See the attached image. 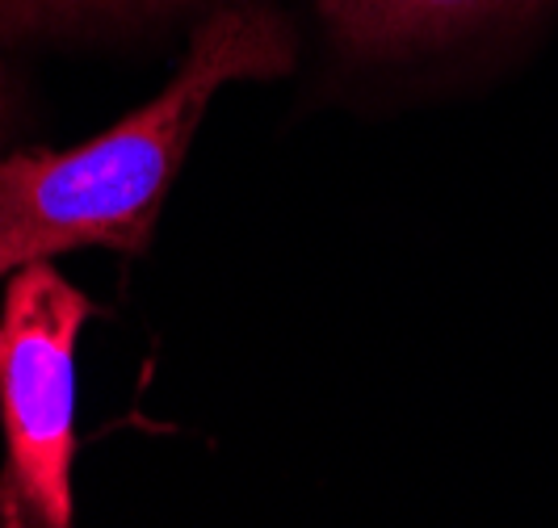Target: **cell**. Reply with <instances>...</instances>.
<instances>
[{
	"label": "cell",
	"instance_id": "obj_4",
	"mask_svg": "<svg viewBox=\"0 0 558 528\" xmlns=\"http://www.w3.org/2000/svg\"><path fill=\"white\" fill-rule=\"evenodd\" d=\"M190 4H240V0H0V42L76 34V29L140 26Z\"/></svg>",
	"mask_w": 558,
	"mask_h": 528
},
{
	"label": "cell",
	"instance_id": "obj_3",
	"mask_svg": "<svg viewBox=\"0 0 558 528\" xmlns=\"http://www.w3.org/2000/svg\"><path fill=\"white\" fill-rule=\"evenodd\" d=\"M336 51L362 63L416 59L478 29L530 13L542 0H315Z\"/></svg>",
	"mask_w": 558,
	"mask_h": 528
},
{
	"label": "cell",
	"instance_id": "obj_1",
	"mask_svg": "<svg viewBox=\"0 0 558 528\" xmlns=\"http://www.w3.org/2000/svg\"><path fill=\"white\" fill-rule=\"evenodd\" d=\"M294 67V29L269 4H219L194 29L177 76L110 131L0 160V278L59 251L151 244L168 189L215 93L231 81H269Z\"/></svg>",
	"mask_w": 558,
	"mask_h": 528
},
{
	"label": "cell",
	"instance_id": "obj_5",
	"mask_svg": "<svg viewBox=\"0 0 558 528\" xmlns=\"http://www.w3.org/2000/svg\"><path fill=\"white\" fill-rule=\"evenodd\" d=\"M13 113H17V93H13V84H9L4 67H0V139L9 135V126H13Z\"/></svg>",
	"mask_w": 558,
	"mask_h": 528
},
{
	"label": "cell",
	"instance_id": "obj_2",
	"mask_svg": "<svg viewBox=\"0 0 558 528\" xmlns=\"http://www.w3.org/2000/svg\"><path fill=\"white\" fill-rule=\"evenodd\" d=\"M97 303L34 260L0 303V528H76V344Z\"/></svg>",
	"mask_w": 558,
	"mask_h": 528
}]
</instances>
